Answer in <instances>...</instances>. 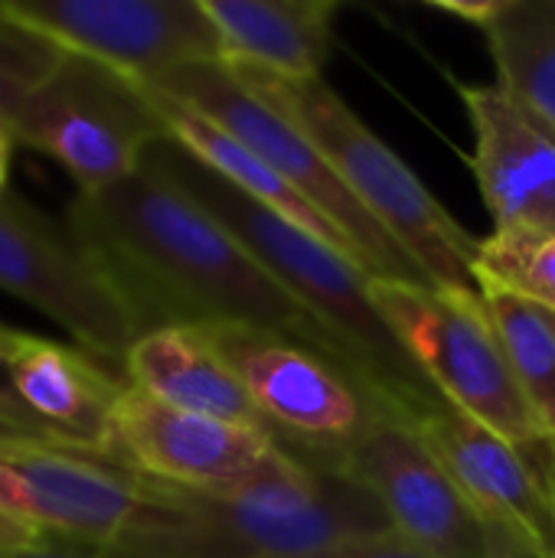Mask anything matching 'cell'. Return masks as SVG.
Returning a JSON list of instances; mask_svg holds the SVG:
<instances>
[{"label":"cell","mask_w":555,"mask_h":558,"mask_svg":"<svg viewBox=\"0 0 555 558\" xmlns=\"http://www.w3.org/2000/svg\"><path fill=\"white\" fill-rule=\"evenodd\" d=\"M29 441H39V438L26 435V432L13 428V425H7V422H0V451H7V448H20V445H29ZM46 445H49V441H46Z\"/></svg>","instance_id":"obj_30"},{"label":"cell","mask_w":555,"mask_h":558,"mask_svg":"<svg viewBox=\"0 0 555 558\" xmlns=\"http://www.w3.org/2000/svg\"><path fill=\"white\" fill-rule=\"evenodd\" d=\"M474 281L555 311V232L494 229L478 239Z\"/></svg>","instance_id":"obj_22"},{"label":"cell","mask_w":555,"mask_h":558,"mask_svg":"<svg viewBox=\"0 0 555 558\" xmlns=\"http://www.w3.org/2000/svg\"><path fill=\"white\" fill-rule=\"evenodd\" d=\"M232 72L281 108L324 150L357 203L402 248L425 284L442 291H478V239L461 229V222L432 196L409 163L386 147L324 78L278 82L242 69Z\"/></svg>","instance_id":"obj_4"},{"label":"cell","mask_w":555,"mask_h":558,"mask_svg":"<svg viewBox=\"0 0 555 558\" xmlns=\"http://www.w3.org/2000/svg\"><path fill=\"white\" fill-rule=\"evenodd\" d=\"M154 481L62 445L29 441L0 451V513L29 530L98 553H114L147 517Z\"/></svg>","instance_id":"obj_10"},{"label":"cell","mask_w":555,"mask_h":558,"mask_svg":"<svg viewBox=\"0 0 555 558\" xmlns=\"http://www.w3.org/2000/svg\"><path fill=\"white\" fill-rule=\"evenodd\" d=\"M0 291L59 324L79 350L124 376L141 327L65 222L20 196H0Z\"/></svg>","instance_id":"obj_9"},{"label":"cell","mask_w":555,"mask_h":558,"mask_svg":"<svg viewBox=\"0 0 555 558\" xmlns=\"http://www.w3.org/2000/svg\"><path fill=\"white\" fill-rule=\"evenodd\" d=\"M438 10L481 29L497 85L555 134V0L438 3Z\"/></svg>","instance_id":"obj_20"},{"label":"cell","mask_w":555,"mask_h":558,"mask_svg":"<svg viewBox=\"0 0 555 558\" xmlns=\"http://www.w3.org/2000/svg\"><path fill=\"white\" fill-rule=\"evenodd\" d=\"M487 558H550L540 556L536 549H530L527 543L514 539L510 533L497 530V526H487Z\"/></svg>","instance_id":"obj_27"},{"label":"cell","mask_w":555,"mask_h":558,"mask_svg":"<svg viewBox=\"0 0 555 558\" xmlns=\"http://www.w3.org/2000/svg\"><path fill=\"white\" fill-rule=\"evenodd\" d=\"M0 553H3V549H0Z\"/></svg>","instance_id":"obj_31"},{"label":"cell","mask_w":555,"mask_h":558,"mask_svg":"<svg viewBox=\"0 0 555 558\" xmlns=\"http://www.w3.org/2000/svg\"><path fill=\"white\" fill-rule=\"evenodd\" d=\"M144 88H147V95H150V101H154L164 128H167V134L183 150H190L203 167H209L216 177H222L226 183H232L239 193H245L249 199L262 203L265 209L285 216L288 222L301 226L304 232H311V235L324 239L327 245L340 248L357 265L347 239L334 229V222L317 206H311L288 180H281L262 157H255L245 144H239L229 131H222L216 121H209L206 114L193 111L190 105H183V101H177V98H170V95H164V92H157L150 85H144Z\"/></svg>","instance_id":"obj_19"},{"label":"cell","mask_w":555,"mask_h":558,"mask_svg":"<svg viewBox=\"0 0 555 558\" xmlns=\"http://www.w3.org/2000/svg\"><path fill=\"white\" fill-rule=\"evenodd\" d=\"M268 435L291 454L343 468L347 454L389 412L399 409L373 379L291 333L255 327H206Z\"/></svg>","instance_id":"obj_6"},{"label":"cell","mask_w":555,"mask_h":558,"mask_svg":"<svg viewBox=\"0 0 555 558\" xmlns=\"http://www.w3.org/2000/svg\"><path fill=\"white\" fill-rule=\"evenodd\" d=\"M481 298L527 405L555 441V311L497 288H481Z\"/></svg>","instance_id":"obj_21"},{"label":"cell","mask_w":555,"mask_h":558,"mask_svg":"<svg viewBox=\"0 0 555 558\" xmlns=\"http://www.w3.org/2000/svg\"><path fill=\"white\" fill-rule=\"evenodd\" d=\"M402 412L487 526L555 558V445L530 448L510 441L442 396Z\"/></svg>","instance_id":"obj_12"},{"label":"cell","mask_w":555,"mask_h":558,"mask_svg":"<svg viewBox=\"0 0 555 558\" xmlns=\"http://www.w3.org/2000/svg\"><path fill=\"white\" fill-rule=\"evenodd\" d=\"M222 62L278 82H317L337 39V0H203Z\"/></svg>","instance_id":"obj_17"},{"label":"cell","mask_w":555,"mask_h":558,"mask_svg":"<svg viewBox=\"0 0 555 558\" xmlns=\"http://www.w3.org/2000/svg\"><path fill=\"white\" fill-rule=\"evenodd\" d=\"M62 49L23 26L3 10L0 0V121L13 124L26 98L52 75Z\"/></svg>","instance_id":"obj_23"},{"label":"cell","mask_w":555,"mask_h":558,"mask_svg":"<svg viewBox=\"0 0 555 558\" xmlns=\"http://www.w3.org/2000/svg\"><path fill=\"white\" fill-rule=\"evenodd\" d=\"M43 539H49V536H43V533L29 530L26 523L0 513V549H26V546L43 543Z\"/></svg>","instance_id":"obj_28"},{"label":"cell","mask_w":555,"mask_h":558,"mask_svg":"<svg viewBox=\"0 0 555 558\" xmlns=\"http://www.w3.org/2000/svg\"><path fill=\"white\" fill-rule=\"evenodd\" d=\"M13 144H16V137H13L10 124H3V121H0V196L7 193V177H10V160H13Z\"/></svg>","instance_id":"obj_29"},{"label":"cell","mask_w":555,"mask_h":558,"mask_svg":"<svg viewBox=\"0 0 555 558\" xmlns=\"http://www.w3.org/2000/svg\"><path fill=\"white\" fill-rule=\"evenodd\" d=\"M0 383L62 448L114 458V412L128 379L69 343L0 324Z\"/></svg>","instance_id":"obj_15"},{"label":"cell","mask_w":555,"mask_h":558,"mask_svg":"<svg viewBox=\"0 0 555 558\" xmlns=\"http://www.w3.org/2000/svg\"><path fill=\"white\" fill-rule=\"evenodd\" d=\"M294 558H432L425 556L422 549L409 546L402 536L396 533H379V536H360V539H343L314 553Z\"/></svg>","instance_id":"obj_24"},{"label":"cell","mask_w":555,"mask_h":558,"mask_svg":"<svg viewBox=\"0 0 555 558\" xmlns=\"http://www.w3.org/2000/svg\"><path fill=\"white\" fill-rule=\"evenodd\" d=\"M0 422H7V425H13V428H20V432H26V435H33V438H39V441H49V445H59L46 428H39L29 415H26V409L16 402V396L0 383Z\"/></svg>","instance_id":"obj_26"},{"label":"cell","mask_w":555,"mask_h":558,"mask_svg":"<svg viewBox=\"0 0 555 558\" xmlns=\"http://www.w3.org/2000/svg\"><path fill=\"white\" fill-rule=\"evenodd\" d=\"M393 533L379 504L343 471L285 454L262 481L193 494L154 481L144 523L108 558H294Z\"/></svg>","instance_id":"obj_3"},{"label":"cell","mask_w":555,"mask_h":558,"mask_svg":"<svg viewBox=\"0 0 555 558\" xmlns=\"http://www.w3.org/2000/svg\"><path fill=\"white\" fill-rule=\"evenodd\" d=\"M343 471L409 546L432 558H487V523L402 409H389L363 435Z\"/></svg>","instance_id":"obj_13"},{"label":"cell","mask_w":555,"mask_h":558,"mask_svg":"<svg viewBox=\"0 0 555 558\" xmlns=\"http://www.w3.org/2000/svg\"><path fill=\"white\" fill-rule=\"evenodd\" d=\"M150 85L193 111L216 121L239 144H245L255 157H262L281 180H288L311 206H317L334 229L347 239L357 265L370 278H399L422 281L415 265L402 255V248L376 226V219L357 203L347 183L337 177L324 150L268 98H262L245 78H239L226 62H200L183 65Z\"/></svg>","instance_id":"obj_7"},{"label":"cell","mask_w":555,"mask_h":558,"mask_svg":"<svg viewBox=\"0 0 555 558\" xmlns=\"http://www.w3.org/2000/svg\"><path fill=\"white\" fill-rule=\"evenodd\" d=\"M370 304L448 405L510 441L555 445L517 386L481 291L370 278Z\"/></svg>","instance_id":"obj_5"},{"label":"cell","mask_w":555,"mask_h":558,"mask_svg":"<svg viewBox=\"0 0 555 558\" xmlns=\"http://www.w3.org/2000/svg\"><path fill=\"white\" fill-rule=\"evenodd\" d=\"M3 10L62 52L95 59L134 82L222 62L203 0H3Z\"/></svg>","instance_id":"obj_11"},{"label":"cell","mask_w":555,"mask_h":558,"mask_svg":"<svg viewBox=\"0 0 555 558\" xmlns=\"http://www.w3.org/2000/svg\"><path fill=\"white\" fill-rule=\"evenodd\" d=\"M65 226L124 301L141 337L160 327H255L291 333L353 366L203 206L147 167L105 193H75Z\"/></svg>","instance_id":"obj_1"},{"label":"cell","mask_w":555,"mask_h":558,"mask_svg":"<svg viewBox=\"0 0 555 558\" xmlns=\"http://www.w3.org/2000/svg\"><path fill=\"white\" fill-rule=\"evenodd\" d=\"M144 167L203 206L258 262V268L330 333L343 356L396 399L399 409L438 396L370 304V275L340 248L239 193L173 137L157 141Z\"/></svg>","instance_id":"obj_2"},{"label":"cell","mask_w":555,"mask_h":558,"mask_svg":"<svg viewBox=\"0 0 555 558\" xmlns=\"http://www.w3.org/2000/svg\"><path fill=\"white\" fill-rule=\"evenodd\" d=\"M474 128L471 173L494 229L555 232V134L507 88L458 85Z\"/></svg>","instance_id":"obj_16"},{"label":"cell","mask_w":555,"mask_h":558,"mask_svg":"<svg viewBox=\"0 0 555 558\" xmlns=\"http://www.w3.org/2000/svg\"><path fill=\"white\" fill-rule=\"evenodd\" d=\"M285 454L262 428L164 405L131 383L114 412L118 464L177 490H242L275 471Z\"/></svg>","instance_id":"obj_14"},{"label":"cell","mask_w":555,"mask_h":558,"mask_svg":"<svg viewBox=\"0 0 555 558\" xmlns=\"http://www.w3.org/2000/svg\"><path fill=\"white\" fill-rule=\"evenodd\" d=\"M124 379L164 405L268 432L206 327L147 330L124 356Z\"/></svg>","instance_id":"obj_18"},{"label":"cell","mask_w":555,"mask_h":558,"mask_svg":"<svg viewBox=\"0 0 555 558\" xmlns=\"http://www.w3.org/2000/svg\"><path fill=\"white\" fill-rule=\"evenodd\" d=\"M10 131L20 144L56 160L82 196L131 180L150 147L170 137L141 82L75 52H62Z\"/></svg>","instance_id":"obj_8"},{"label":"cell","mask_w":555,"mask_h":558,"mask_svg":"<svg viewBox=\"0 0 555 558\" xmlns=\"http://www.w3.org/2000/svg\"><path fill=\"white\" fill-rule=\"evenodd\" d=\"M0 558H108L98 549H85L75 543H62V539H43L36 546L26 549H3Z\"/></svg>","instance_id":"obj_25"}]
</instances>
